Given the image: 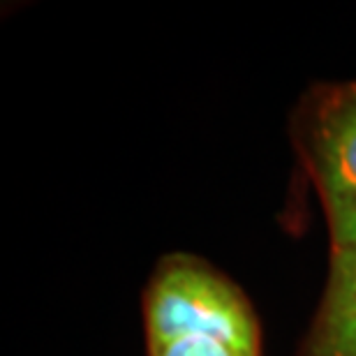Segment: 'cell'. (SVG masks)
<instances>
[{
	"label": "cell",
	"instance_id": "obj_1",
	"mask_svg": "<svg viewBox=\"0 0 356 356\" xmlns=\"http://www.w3.org/2000/svg\"><path fill=\"white\" fill-rule=\"evenodd\" d=\"M148 356H261V324L248 294L188 252L155 264L141 296Z\"/></svg>",
	"mask_w": 356,
	"mask_h": 356
},
{
	"label": "cell",
	"instance_id": "obj_2",
	"mask_svg": "<svg viewBox=\"0 0 356 356\" xmlns=\"http://www.w3.org/2000/svg\"><path fill=\"white\" fill-rule=\"evenodd\" d=\"M289 139L317 190L331 254L356 245V79L317 81L289 116Z\"/></svg>",
	"mask_w": 356,
	"mask_h": 356
},
{
	"label": "cell",
	"instance_id": "obj_3",
	"mask_svg": "<svg viewBox=\"0 0 356 356\" xmlns=\"http://www.w3.org/2000/svg\"><path fill=\"white\" fill-rule=\"evenodd\" d=\"M296 356H356V245L329 257L322 298Z\"/></svg>",
	"mask_w": 356,
	"mask_h": 356
}]
</instances>
